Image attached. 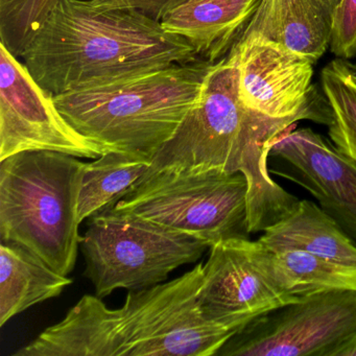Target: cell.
<instances>
[{"label":"cell","mask_w":356,"mask_h":356,"mask_svg":"<svg viewBox=\"0 0 356 356\" xmlns=\"http://www.w3.org/2000/svg\"><path fill=\"white\" fill-rule=\"evenodd\" d=\"M298 122L268 118L245 105L236 62L228 54L212 64L197 104L154 154L151 168L138 182L160 172H241L249 185L248 230L250 234L264 231L299 203L273 181L268 170L275 141Z\"/></svg>","instance_id":"obj_1"},{"label":"cell","mask_w":356,"mask_h":356,"mask_svg":"<svg viewBox=\"0 0 356 356\" xmlns=\"http://www.w3.org/2000/svg\"><path fill=\"white\" fill-rule=\"evenodd\" d=\"M199 264L182 276L129 291L118 309L85 295L57 324L14 356H212L243 326L206 318Z\"/></svg>","instance_id":"obj_2"},{"label":"cell","mask_w":356,"mask_h":356,"mask_svg":"<svg viewBox=\"0 0 356 356\" xmlns=\"http://www.w3.org/2000/svg\"><path fill=\"white\" fill-rule=\"evenodd\" d=\"M22 59L57 97L200 58L185 39L138 10L61 0Z\"/></svg>","instance_id":"obj_3"},{"label":"cell","mask_w":356,"mask_h":356,"mask_svg":"<svg viewBox=\"0 0 356 356\" xmlns=\"http://www.w3.org/2000/svg\"><path fill=\"white\" fill-rule=\"evenodd\" d=\"M212 64L197 59L84 87L57 95L56 105L106 151L153 157L197 104Z\"/></svg>","instance_id":"obj_4"},{"label":"cell","mask_w":356,"mask_h":356,"mask_svg":"<svg viewBox=\"0 0 356 356\" xmlns=\"http://www.w3.org/2000/svg\"><path fill=\"white\" fill-rule=\"evenodd\" d=\"M84 162L51 151L0 161V239L32 252L68 276L78 259V201Z\"/></svg>","instance_id":"obj_5"},{"label":"cell","mask_w":356,"mask_h":356,"mask_svg":"<svg viewBox=\"0 0 356 356\" xmlns=\"http://www.w3.org/2000/svg\"><path fill=\"white\" fill-rule=\"evenodd\" d=\"M208 241L128 212L108 209L89 218L81 241L83 275L97 297L115 289H147L165 282L172 270L197 261Z\"/></svg>","instance_id":"obj_6"},{"label":"cell","mask_w":356,"mask_h":356,"mask_svg":"<svg viewBox=\"0 0 356 356\" xmlns=\"http://www.w3.org/2000/svg\"><path fill=\"white\" fill-rule=\"evenodd\" d=\"M249 185L241 172H160L137 183L110 209L136 214L210 245L248 238Z\"/></svg>","instance_id":"obj_7"},{"label":"cell","mask_w":356,"mask_h":356,"mask_svg":"<svg viewBox=\"0 0 356 356\" xmlns=\"http://www.w3.org/2000/svg\"><path fill=\"white\" fill-rule=\"evenodd\" d=\"M355 334L356 291H316L252 318L216 356H333Z\"/></svg>","instance_id":"obj_8"},{"label":"cell","mask_w":356,"mask_h":356,"mask_svg":"<svg viewBox=\"0 0 356 356\" xmlns=\"http://www.w3.org/2000/svg\"><path fill=\"white\" fill-rule=\"evenodd\" d=\"M199 301L206 318L243 326L273 308L296 301L281 281L274 254L259 241L233 237L210 247Z\"/></svg>","instance_id":"obj_9"},{"label":"cell","mask_w":356,"mask_h":356,"mask_svg":"<svg viewBox=\"0 0 356 356\" xmlns=\"http://www.w3.org/2000/svg\"><path fill=\"white\" fill-rule=\"evenodd\" d=\"M30 151L59 152L88 159L107 153L67 122L55 97L0 44V161Z\"/></svg>","instance_id":"obj_10"},{"label":"cell","mask_w":356,"mask_h":356,"mask_svg":"<svg viewBox=\"0 0 356 356\" xmlns=\"http://www.w3.org/2000/svg\"><path fill=\"white\" fill-rule=\"evenodd\" d=\"M245 105L272 118L309 120L328 126L330 109L312 84L314 64L279 43L241 37L231 49Z\"/></svg>","instance_id":"obj_11"},{"label":"cell","mask_w":356,"mask_h":356,"mask_svg":"<svg viewBox=\"0 0 356 356\" xmlns=\"http://www.w3.org/2000/svg\"><path fill=\"white\" fill-rule=\"evenodd\" d=\"M270 156L285 163L273 174L305 188L356 245V162L310 129L281 135Z\"/></svg>","instance_id":"obj_12"},{"label":"cell","mask_w":356,"mask_h":356,"mask_svg":"<svg viewBox=\"0 0 356 356\" xmlns=\"http://www.w3.org/2000/svg\"><path fill=\"white\" fill-rule=\"evenodd\" d=\"M341 0H260L243 36L279 43L316 64L330 47Z\"/></svg>","instance_id":"obj_13"},{"label":"cell","mask_w":356,"mask_h":356,"mask_svg":"<svg viewBox=\"0 0 356 356\" xmlns=\"http://www.w3.org/2000/svg\"><path fill=\"white\" fill-rule=\"evenodd\" d=\"M260 0H189L170 11L161 26L187 41L200 59L216 63L245 33Z\"/></svg>","instance_id":"obj_14"},{"label":"cell","mask_w":356,"mask_h":356,"mask_svg":"<svg viewBox=\"0 0 356 356\" xmlns=\"http://www.w3.org/2000/svg\"><path fill=\"white\" fill-rule=\"evenodd\" d=\"M258 239L270 251L298 250L337 264L356 266V245L316 203L299 201Z\"/></svg>","instance_id":"obj_15"},{"label":"cell","mask_w":356,"mask_h":356,"mask_svg":"<svg viewBox=\"0 0 356 356\" xmlns=\"http://www.w3.org/2000/svg\"><path fill=\"white\" fill-rule=\"evenodd\" d=\"M72 279L15 243H0V327L41 302L61 295Z\"/></svg>","instance_id":"obj_16"},{"label":"cell","mask_w":356,"mask_h":356,"mask_svg":"<svg viewBox=\"0 0 356 356\" xmlns=\"http://www.w3.org/2000/svg\"><path fill=\"white\" fill-rule=\"evenodd\" d=\"M143 152L112 151L85 163L78 201L79 222L113 207L151 168Z\"/></svg>","instance_id":"obj_17"},{"label":"cell","mask_w":356,"mask_h":356,"mask_svg":"<svg viewBox=\"0 0 356 356\" xmlns=\"http://www.w3.org/2000/svg\"><path fill=\"white\" fill-rule=\"evenodd\" d=\"M273 254L281 281L295 297L331 289L356 291V266L337 264L298 250Z\"/></svg>","instance_id":"obj_18"},{"label":"cell","mask_w":356,"mask_h":356,"mask_svg":"<svg viewBox=\"0 0 356 356\" xmlns=\"http://www.w3.org/2000/svg\"><path fill=\"white\" fill-rule=\"evenodd\" d=\"M321 83L330 109L329 137L341 154L356 162V81L349 60L337 58L327 64Z\"/></svg>","instance_id":"obj_19"},{"label":"cell","mask_w":356,"mask_h":356,"mask_svg":"<svg viewBox=\"0 0 356 356\" xmlns=\"http://www.w3.org/2000/svg\"><path fill=\"white\" fill-rule=\"evenodd\" d=\"M60 1L0 0V44L14 57H24Z\"/></svg>","instance_id":"obj_20"},{"label":"cell","mask_w":356,"mask_h":356,"mask_svg":"<svg viewBox=\"0 0 356 356\" xmlns=\"http://www.w3.org/2000/svg\"><path fill=\"white\" fill-rule=\"evenodd\" d=\"M331 53L339 59L356 56V0H341L333 22Z\"/></svg>","instance_id":"obj_21"},{"label":"cell","mask_w":356,"mask_h":356,"mask_svg":"<svg viewBox=\"0 0 356 356\" xmlns=\"http://www.w3.org/2000/svg\"><path fill=\"white\" fill-rule=\"evenodd\" d=\"M101 7L129 8L143 12L157 22H161L170 11L189 0H91Z\"/></svg>","instance_id":"obj_22"},{"label":"cell","mask_w":356,"mask_h":356,"mask_svg":"<svg viewBox=\"0 0 356 356\" xmlns=\"http://www.w3.org/2000/svg\"><path fill=\"white\" fill-rule=\"evenodd\" d=\"M333 356H356V334L341 345Z\"/></svg>","instance_id":"obj_23"},{"label":"cell","mask_w":356,"mask_h":356,"mask_svg":"<svg viewBox=\"0 0 356 356\" xmlns=\"http://www.w3.org/2000/svg\"><path fill=\"white\" fill-rule=\"evenodd\" d=\"M349 68L356 81V62L355 63H351V62L349 61Z\"/></svg>","instance_id":"obj_24"}]
</instances>
